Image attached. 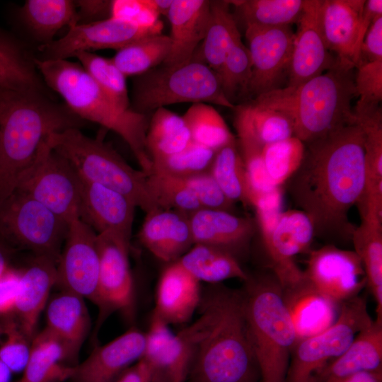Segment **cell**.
I'll return each instance as SVG.
<instances>
[{
	"instance_id": "obj_1",
	"label": "cell",
	"mask_w": 382,
	"mask_h": 382,
	"mask_svg": "<svg viewBox=\"0 0 382 382\" xmlns=\"http://www.w3.org/2000/svg\"><path fill=\"white\" fill-rule=\"evenodd\" d=\"M290 178V193L313 224L315 234L350 238V209L365 185L364 136L356 123L344 125L311 141Z\"/></svg>"
},
{
	"instance_id": "obj_2",
	"label": "cell",
	"mask_w": 382,
	"mask_h": 382,
	"mask_svg": "<svg viewBox=\"0 0 382 382\" xmlns=\"http://www.w3.org/2000/svg\"><path fill=\"white\" fill-rule=\"evenodd\" d=\"M185 330L192 345L188 382H261L250 343L242 289L212 284Z\"/></svg>"
},
{
	"instance_id": "obj_3",
	"label": "cell",
	"mask_w": 382,
	"mask_h": 382,
	"mask_svg": "<svg viewBox=\"0 0 382 382\" xmlns=\"http://www.w3.org/2000/svg\"><path fill=\"white\" fill-rule=\"evenodd\" d=\"M84 120L46 93L0 88V202L52 134L80 128Z\"/></svg>"
},
{
	"instance_id": "obj_4",
	"label": "cell",
	"mask_w": 382,
	"mask_h": 382,
	"mask_svg": "<svg viewBox=\"0 0 382 382\" xmlns=\"http://www.w3.org/2000/svg\"><path fill=\"white\" fill-rule=\"evenodd\" d=\"M357 96L352 69L335 65L299 86L277 88L253 100L279 111L290 120L294 136L304 144L355 122L351 108Z\"/></svg>"
},
{
	"instance_id": "obj_5",
	"label": "cell",
	"mask_w": 382,
	"mask_h": 382,
	"mask_svg": "<svg viewBox=\"0 0 382 382\" xmlns=\"http://www.w3.org/2000/svg\"><path fill=\"white\" fill-rule=\"evenodd\" d=\"M33 60L44 83L64 98L75 115L120 135L130 147L141 170L146 174L151 171L152 160L146 146L147 115L118 105L79 63L68 59Z\"/></svg>"
},
{
	"instance_id": "obj_6",
	"label": "cell",
	"mask_w": 382,
	"mask_h": 382,
	"mask_svg": "<svg viewBox=\"0 0 382 382\" xmlns=\"http://www.w3.org/2000/svg\"><path fill=\"white\" fill-rule=\"evenodd\" d=\"M245 282V317L261 382H284L296 335L282 286L273 274Z\"/></svg>"
},
{
	"instance_id": "obj_7",
	"label": "cell",
	"mask_w": 382,
	"mask_h": 382,
	"mask_svg": "<svg viewBox=\"0 0 382 382\" xmlns=\"http://www.w3.org/2000/svg\"><path fill=\"white\" fill-rule=\"evenodd\" d=\"M47 140L82 180L124 195L146 214L160 209L151 193L147 174L133 168L110 144L87 137L79 128L53 133Z\"/></svg>"
},
{
	"instance_id": "obj_8",
	"label": "cell",
	"mask_w": 382,
	"mask_h": 382,
	"mask_svg": "<svg viewBox=\"0 0 382 382\" xmlns=\"http://www.w3.org/2000/svg\"><path fill=\"white\" fill-rule=\"evenodd\" d=\"M205 103L234 109L225 97L219 75L195 57L185 64L155 67L134 80L130 109L148 115L178 103Z\"/></svg>"
},
{
	"instance_id": "obj_9",
	"label": "cell",
	"mask_w": 382,
	"mask_h": 382,
	"mask_svg": "<svg viewBox=\"0 0 382 382\" xmlns=\"http://www.w3.org/2000/svg\"><path fill=\"white\" fill-rule=\"evenodd\" d=\"M372 320L364 297L357 296L342 302L332 325L296 343L284 382H320L325 370Z\"/></svg>"
},
{
	"instance_id": "obj_10",
	"label": "cell",
	"mask_w": 382,
	"mask_h": 382,
	"mask_svg": "<svg viewBox=\"0 0 382 382\" xmlns=\"http://www.w3.org/2000/svg\"><path fill=\"white\" fill-rule=\"evenodd\" d=\"M69 225L19 190L0 202V239L15 250H28L57 263Z\"/></svg>"
},
{
	"instance_id": "obj_11",
	"label": "cell",
	"mask_w": 382,
	"mask_h": 382,
	"mask_svg": "<svg viewBox=\"0 0 382 382\" xmlns=\"http://www.w3.org/2000/svg\"><path fill=\"white\" fill-rule=\"evenodd\" d=\"M47 139L19 177L16 189L69 224L79 219L81 179L69 161L52 149Z\"/></svg>"
},
{
	"instance_id": "obj_12",
	"label": "cell",
	"mask_w": 382,
	"mask_h": 382,
	"mask_svg": "<svg viewBox=\"0 0 382 382\" xmlns=\"http://www.w3.org/2000/svg\"><path fill=\"white\" fill-rule=\"evenodd\" d=\"M256 212L272 274L282 288L302 281L304 272L296 265L295 257L312 242L315 235L312 222L298 209Z\"/></svg>"
},
{
	"instance_id": "obj_13",
	"label": "cell",
	"mask_w": 382,
	"mask_h": 382,
	"mask_svg": "<svg viewBox=\"0 0 382 382\" xmlns=\"http://www.w3.org/2000/svg\"><path fill=\"white\" fill-rule=\"evenodd\" d=\"M163 23L141 27L112 17L69 28L66 34L56 40L41 45L43 59H67L79 52L102 49L119 50L143 37L161 33Z\"/></svg>"
},
{
	"instance_id": "obj_14",
	"label": "cell",
	"mask_w": 382,
	"mask_h": 382,
	"mask_svg": "<svg viewBox=\"0 0 382 382\" xmlns=\"http://www.w3.org/2000/svg\"><path fill=\"white\" fill-rule=\"evenodd\" d=\"M99 267L97 233L80 219L73 221L57 264L56 285L96 304Z\"/></svg>"
},
{
	"instance_id": "obj_15",
	"label": "cell",
	"mask_w": 382,
	"mask_h": 382,
	"mask_svg": "<svg viewBox=\"0 0 382 382\" xmlns=\"http://www.w3.org/2000/svg\"><path fill=\"white\" fill-rule=\"evenodd\" d=\"M295 33L290 25H246L245 37L252 62V74L247 96L255 98L277 88L288 71Z\"/></svg>"
},
{
	"instance_id": "obj_16",
	"label": "cell",
	"mask_w": 382,
	"mask_h": 382,
	"mask_svg": "<svg viewBox=\"0 0 382 382\" xmlns=\"http://www.w3.org/2000/svg\"><path fill=\"white\" fill-rule=\"evenodd\" d=\"M303 272L315 288L338 303L358 296L366 285L365 272L356 253L332 245L312 250Z\"/></svg>"
},
{
	"instance_id": "obj_17",
	"label": "cell",
	"mask_w": 382,
	"mask_h": 382,
	"mask_svg": "<svg viewBox=\"0 0 382 382\" xmlns=\"http://www.w3.org/2000/svg\"><path fill=\"white\" fill-rule=\"evenodd\" d=\"M100 267L96 305L103 320L115 311L132 313L134 288L129 253L130 245L108 234H97Z\"/></svg>"
},
{
	"instance_id": "obj_18",
	"label": "cell",
	"mask_w": 382,
	"mask_h": 382,
	"mask_svg": "<svg viewBox=\"0 0 382 382\" xmlns=\"http://www.w3.org/2000/svg\"><path fill=\"white\" fill-rule=\"evenodd\" d=\"M323 4V0H304L294 35L287 86H299L325 72L335 64L324 39L321 23Z\"/></svg>"
},
{
	"instance_id": "obj_19",
	"label": "cell",
	"mask_w": 382,
	"mask_h": 382,
	"mask_svg": "<svg viewBox=\"0 0 382 382\" xmlns=\"http://www.w3.org/2000/svg\"><path fill=\"white\" fill-rule=\"evenodd\" d=\"M136 208L124 195L81 179L79 219L97 234H108L130 245Z\"/></svg>"
},
{
	"instance_id": "obj_20",
	"label": "cell",
	"mask_w": 382,
	"mask_h": 382,
	"mask_svg": "<svg viewBox=\"0 0 382 382\" xmlns=\"http://www.w3.org/2000/svg\"><path fill=\"white\" fill-rule=\"evenodd\" d=\"M141 359L150 371L151 382L185 380L192 354V345L185 328L174 333L166 323L152 314L145 332Z\"/></svg>"
},
{
	"instance_id": "obj_21",
	"label": "cell",
	"mask_w": 382,
	"mask_h": 382,
	"mask_svg": "<svg viewBox=\"0 0 382 382\" xmlns=\"http://www.w3.org/2000/svg\"><path fill=\"white\" fill-rule=\"evenodd\" d=\"M145 333L132 328L112 341L96 346L90 355L73 370L72 382H116L142 357Z\"/></svg>"
},
{
	"instance_id": "obj_22",
	"label": "cell",
	"mask_w": 382,
	"mask_h": 382,
	"mask_svg": "<svg viewBox=\"0 0 382 382\" xmlns=\"http://www.w3.org/2000/svg\"><path fill=\"white\" fill-rule=\"evenodd\" d=\"M365 0H323L321 23L328 51L336 63L353 69L359 64L360 24Z\"/></svg>"
},
{
	"instance_id": "obj_23",
	"label": "cell",
	"mask_w": 382,
	"mask_h": 382,
	"mask_svg": "<svg viewBox=\"0 0 382 382\" xmlns=\"http://www.w3.org/2000/svg\"><path fill=\"white\" fill-rule=\"evenodd\" d=\"M282 289L296 342L322 332L336 320L340 303L319 291L306 277L299 283Z\"/></svg>"
},
{
	"instance_id": "obj_24",
	"label": "cell",
	"mask_w": 382,
	"mask_h": 382,
	"mask_svg": "<svg viewBox=\"0 0 382 382\" xmlns=\"http://www.w3.org/2000/svg\"><path fill=\"white\" fill-rule=\"evenodd\" d=\"M144 247L161 260H178L194 245L189 215L158 209L146 214L139 232Z\"/></svg>"
},
{
	"instance_id": "obj_25",
	"label": "cell",
	"mask_w": 382,
	"mask_h": 382,
	"mask_svg": "<svg viewBox=\"0 0 382 382\" xmlns=\"http://www.w3.org/2000/svg\"><path fill=\"white\" fill-rule=\"evenodd\" d=\"M57 262L35 256L20 270V279L12 315L33 338L40 316L57 283Z\"/></svg>"
},
{
	"instance_id": "obj_26",
	"label": "cell",
	"mask_w": 382,
	"mask_h": 382,
	"mask_svg": "<svg viewBox=\"0 0 382 382\" xmlns=\"http://www.w3.org/2000/svg\"><path fill=\"white\" fill-rule=\"evenodd\" d=\"M209 16L210 1H173L167 16L171 27L170 49L163 66H178L192 59L205 37Z\"/></svg>"
},
{
	"instance_id": "obj_27",
	"label": "cell",
	"mask_w": 382,
	"mask_h": 382,
	"mask_svg": "<svg viewBox=\"0 0 382 382\" xmlns=\"http://www.w3.org/2000/svg\"><path fill=\"white\" fill-rule=\"evenodd\" d=\"M199 284L178 261L171 262L159 279L153 314L168 325L187 322L199 306Z\"/></svg>"
},
{
	"instance_id": "obj_28",
	"label": "cell",
	"mask_w": 382,
	"mask_h": 382,
	"mask_svg": "<svg viewBox=\"0 0 382 382\" xmlns=\"http://www.w3.org/2000/svg\"><path fill=\"white\" fill-rule=\"evenodd\" d=\"M189 219L194 244L216 247L236 257L248 245L255 231L250 218L222 210L202 208L190 214Z\"/></svg>"
},
{
	"instance_id": "obj_29",
	"label": "cell",
	"mask_w": 382,
	"mask_h": 382,
	"mask_svg": "<svg viewBox=\"0 0 382 382\" xmlns=\"http://www.w3.org/2000/svg\"><path fill=\"white\" fill-rule=\"evenodd\" d=\"M46 329L64 345L71 366H75L81 347L91 328L84 299L60 290L46 306Z\"/></svg>"
},
{
	"instance_id": "obj_30",
	"label": "cell",
	"mask_w": 382,
	"mask_h": 382,
	"mask_svg": "<svg viewBox=\"0 0 382 382\" xmlns=\"http://www.w3.org/2000/svg\"><path fill=\"white\" fill-rule=\"evenodd\" d=\"M382 370V320L361 330L345 351L323 372L320 382L350 374Z\"/></svg>"
},
{
	"instance_id": "obj_31",
	"label": "cell",
	"mask_w": 382,
	"mask_h": 382,
	"mask_svg": "<svg viewBox=\"0 0 382 382\" xmlns=\"http://www.w3.org/2000/svg\"><path fill=\"white\" fill-rule=\"evenodd\" d=\"M355 122L364 136L365 185L357 204L382 209V112L381 107L361 113L354 112Z\"/></svg>"
},
{
	"instance_id": "obj_32",
	"label": "cell",
	"mask_w": 382,
	"mask_h": 382,
	"mask_svg": "<svg viewBox=\"0 0 382 382\" xmlns=\"http://www.w3.org/2000/svg\"><path fill=\"white\" fill-rule=\"evenodd\" d=\"M234 126L238 137L261 147L294 136L289 118L283 113L255 100L236 105Z\"/></svg>"
},
{
	"instance_id": "obj_33",
	"label": "cell",
	"mask_w": 382,
	"mask_h": 382,
	"mask_svg": "<svg viewBox=\"0 0 382 382\" xmlns=\"http://www.w3.org/2000/svg\"><path fill=\"white\" fill-rule=\"evenodd\" d=\"M74 367L62 342L44 329L31 341L28 359L19 382H64L70 380Z\"/></svg>"
},
{
	"instance_id": "obj_34",
	"label": "cell",
	"mask_w": 382,
	"mask_h": 382,
	"mask_svg": "<svg viewBox=\"0 0 382 382\" xmlns=\"http://www.w3.org/2000/svg\"><path fill=\"white\" fill-rule=\"evenodd\" d=\"M37 70L21 42L0 28V88L46 93Z\"/></svg>"
},
{
	"instance_id": "obj_35",
	"label": "cell",
	"mask_w": 382,
	"mask_h": 382,
	"mask_svg": "<svg viewBox=\"0 0 382 382\" xmlns=\"http://www.w3.org/2000/svg\"><path fill=\"white\" fill-rule=\"evenodd\" d=\"M351 235L361 261L366 285L376 302V319L382 320V220L363 217Z\"/></svg>"
},
{
	"instance_id": "obj_36",
	"label": "cell",
	"mask_w": 382,
	"mask_h": 382,
	"mask_svg": "<svg viewBox=\"0 0 382 382\" xmlns=\"http://www.w3.org/2000/svg\"><path fill=\"white\" fill-rule=\"evenodd\" d=\"M177 261L199 282L216 284L229 279L245 282L248 277L234 255L208 245L194 244Z\"/></svg>"
},
{
	"instance_id": "obj_37",
	"label": "cell",
	"mask_w": 382,
	"mask_h": 382,
	"mask_svg": "<svg viewBox=\"0 0 382 382\" xmlns=\"http://www.w3.org/2000/svg\"><path fill=\"white\" fill-rule=\"evenodd\" d=\"M229 1H210V16L205 37L197 56L218 74L224 59L241 35L230 11Z\"/></svg>"
},
{
	"instance_id": "obj_38",
	"label": "cell",
	"mask_w": 382,
	"mask_h": 382,
	"mask_svg": "<svg viewBox=\"0 0 382 382\" xmlns=\"http://www.w3.org/2000/svg\"><path fill=\"white\" fill-rule=\"evenodd\" d=\"M26 27L43 44L53 41L59 30L77 24L76 8L70 0H28L19 10Z\"/></svg>"
},
{
	"instance_id": "obj_39",
	"label": "cell",
	"mask_w": 382,
	"mask_h": 382,
	"mask_svg": "<svg viewBox=\"0 0 382 382\" xmlns=\"http://www.w3.org/2000/svg\"><path fill=\"white\" fill-rule=\"evenodd\" d=\"M191 141L189 129L182 116L165 107L154 111L146 137V149L152 161L182 151Z\"/></svg>"
},
{
	"instance_id": "obj_40",
	"label": "cell",
	"mask_w": 382,
	"mask_h": 382,
	"mask_svg": "<svg viewBox=\"0 0 382 382\" xmlns=\"http://www.w3.org/2000/svg\"><path fill=\"white\" fill-rule=\"evenodd\" d=\"M170 43L168 35H149L117 50L112 59L125 76H138L163 64L170 52Z\"/></svg>"
},
{
	"instance_id": "obj_41",
	"label": "cell",
	"mask_w": 382,
	"mask_h": 382,
	"mask_svg": "<svg viewBox=\"0 0 382 382\" xmlns=\"http://www.w3.org/2000/svg\"><path fill=\"white\" fill-rule=\"evenodd\" d=\"M182 117L197 144L217 151L236 141L221 115L209 104L193 103Z\"/></svg>"
},
{
	"instance_id": "obj_42",
	"label": "cell",
	"mask_w": 382,
	"mask_h": 382,
	"mask_svg": "<svg viewBox=\"0 0 382 382\" xmlns=\"http://www.w3.org/2000/svg\"><path fill=\"white\" fill-rule=\"evenodd\" d=\"M246 25L278 27L298 22L304 0L229 1Z\"/></svg>"
},
{
	"instance_id": "obj_43",
	"label": "cell",
	"mask_w": 382,
	"mask_h": 382,
	"mask_svg": "<svg viewBox=\"0 0 382 382\" xmlns=\"http://www.w3.org/2000/svg\"><path fill=\"white\" fill-rule=\"evenodd\" d=\"M209 172L228 199L249 205L246 172L237 140L216 152Z\"/></svg>"
},
{
	"instance_id": "obj_44",
	"label": "cell",
	"mask_w": 382,
	"mask_h": 382,
	"mask_svg": "<svg viewBox=\"0 0 382 382\" xmlns=\"http://www.w3.org/2000/svg\"><path fill=\"white\" fill-rule=\"evenodd\" d=\"M305 144L295 136L263 147L262 158L271 185L280 188L299 168L305 154Z\"/></svg>"
},
{
	"instance_id": "obj_45",
	"label": "cell",
	"mask_w": 382,
	"mask_h": 382,
	"mask_svg": "<svg viewBox=\"0 0 382 382\" xmlns=\"http://www.w3.org/2000/svg\"><path fill=\"white\" fill-rule=\"evenodd\" d=\"M151 193L160 209H174L188 215L202 209L183 178L151 171L147 174Z\"/></svg>"
},
{
	"instance_id": "obj_46",
	"label": "cell",
	"mask_w": 382,
	"mask_h": 382,
	"mask_svg": "<svg viewBox=\"0 0 382 382\" xmlns=\"http://www.w3.org/2000/svg\"><path fill=\"white\" fill-rule=\"evenodd\" d=\"M73 57L79 59L82 67L112 100L122 108L130 109L126 76L112 59L90 52H79Z\"/></svg>"
},
{
	"instance_id": "obj_47",
	"label": "cell",
	"mask_w": 382,
	"mask_h": 382,
	"mask_svg": "<svg viewBox=\"0 0 382 382\" xmlns=\"http://www.w3.org/2000/svg\"><path fill=\"white\" fill-rule=\"evenodd\" d=\"M251 74L250 54L240 39L228 52L219 74L223 93L233 105L236 98L247 96Z\"/></svg>"
},
{
	"instance_id": "obj_48",
	"label": "cell",
	"mask_w": 382,
	"mask_h": 382,
	"mask_svg": "<svg viewBox=\"0 0 382 382\" xmlns=\"http://www.w3.org/2000/svg\"><path fill=\"white\" fill-rule=\"evenodd\" d=\"M209 148L192 141L182 151L152 161L151 171H157L179 178H186L208 171L215 154Z\"/></svg>"
},
{
	"instance_id": "obj_49",
	"label": "cell",
	"mask_w": 382,
	"mask_h": 382,
	"mask_svg": "<svg viewBox=\"0 0 382 382\" xmlns=\"http://www.w3.org/2000/svg\"><path fill=\"white\" fill-rule=\"evenodd\" d=\"M30 339L13 315L0 318V359L13 373L23 371L30 354Z\"/></svg>"
},
{
	"instance_id": "obj_50",
	"label": "cell",
	"mask_w": 382,
	"mask_h": 382,
	"mask_svg": "<svg viewBox=\"0 0 382 382\" xmlns=\"http://www.w3.org/2000/svg\"><path fill=\"white\" fill-rule=\"evenodd\" d=\"M354 86L359 100L353 110L361 113L377 108L382 100V59L359 64Z\"/></svg>"
},
{
	"instance_id": "obj_51",
	"label": "cell",
	"mask_w": 382,
	"mask_h": 382,
	"mask_svg": "<svg viewBox=\"0 0 382 382\" xmlns=\"http://www.w3.org/2000/svg\"><path fill=\"white\" fill-rule=\"evenodd\" d=\"M192 190L202 208L229 212L233 202L226 197L210 172L183 178Z\"/></svg>"
},
{
	"instance_id": "obj_52",
	"label": "cell",
	"mask_w": 382,
	"mask_h": 382,
	"mask_svg": "<svg viewBox=\"0 0 382 382\" xmlns=\"http://www.w3.org/2000/svg\"><path fill=\"white\" fill-rule=\"evenodd\" d=\"M110 17L141 27H151L161 21L146 0H113Z\"/></svg>"
},
{
	"instance_id": "obj_53",
	"label": "cell",
	"mask_w": 382,
	"mask_h": 382,
	"mask_svg": "<svg viewBox=\"0 0 382 382\" xmlns=\"http://www.w3.org/2000/svg\"><path fill=\"white\" fill-rule=\"evenodd\" d=\"M381 59H382V17L375 20L366 31L361 44L357 66L361 64Z\"/></svg>"
},
{
	"instance_id": "obj_54",
	"label": "cell",
	"mask_w": 382,
	"mask_h": 382,
	"mask_svg": "<svg viewBox=\"0 0 382 382\" xmlns=\"http://www.w3.org/2000/svg\"><path fill=\"white\" fill-rule=\"evenodd\" d=\"M77 24H85L105 20L110 17L112 1H74Z\"/></svg>"
},
{
	"instance_id": "obj_55",
	"label": "cell",
	"mask_w": 382,
	"mask_h": 382,
	"mask_svg": "<svg viewBox=\"0 0 382 382\" xmlns=\"http://www.w3.org/2000/svg\"><path fill=\"white\" fill-rule=\"evenodd\" d=\"M382 17V1H365L359 30V38L362 44L364 35L371 24L378 18Z\"/></svg>"
},
{
	"instance_id": "obj_56",
	"label": "cell",
	"mask_w": 382,
	"mask_h": 382,
	"mask_svg": "<svg viewBox=\"0 0 382 382\" xmlns=\"http://www.w3.org/2000/svg\"><path fill=\"white\" fill-rule=\"evenodd\" d=\"M116 382H151L150 371L146 364L140 359L129 367Z\"/></svg>"
},
{
	"instance_id": "obj_57",
	"label": "cell",
	"mask_w": 382,
	"mask_h": 382,
	"mask_svg": "<svg viewBox=\"0 0 382 382\" xmlns=\"http://www.w3.org/2000/svg\"><path fill=\"white\" fill-rule=\"evenodd\" d=\"M325 382H382V370L359 372Z\"/></svg>"
},
{
	"instance_id": "obj_58",
	"label": "cell",
	"mask_w": 382,
	"mask_h": 382,
	"mask_svg": "<svg viewBox=\"0 0 382 382\" xmlns=\"http://www.w3.org/2000/svg\"><path fill=\"white\" fill-rule=\"evenodd\" d=\"M16 250L0 239V282L11 267V260Z\"/></svg>"
},
{
	"instance_id": "obj_59",
	"label": "cell",
	"mask_w": 382,
	"mask_h": 382,
	"mask_svg": "<svg viewBox=\"0 0 382 382\" xmlns=\"http://www.w3.org/2000/svg\"><path fill=\"white\" fill-rule=\"evenodd\" d=\"M173 0H146L148 6L158 16H167Z\"/></svg>"
},
{
	"instance_id": "obj_60",
	"label": "cell",
	"mask_w": 382,
	"mask_h": 382,
	"mask_svg": "<svg viewBox=\"0 0 382 382\" xmlns=\"http://www.w3.org/2000/svg\"><path fill=\"white\" fill-rule=\"evenodd\" d=\"M12 374L9 367L0 359V382H10Z\"/></svg>"
},
{
	"instance_id": "obj_61",
	"label": "cell",
	"mask_w": 382,
	"mask_h": 382,
	"mask_svg": "<svg viewBox=\"0 0 382 382\" xmlns=\"http://www.w3.org/2000/svg\"><path fill=\"white\" fill-rule=\"evenodd\" d=\"M185 380L184 378H180L175 381V382H184Z\"/></svg>"
}]
</instances>
